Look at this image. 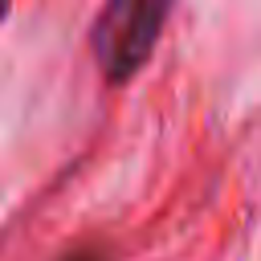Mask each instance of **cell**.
<instances>
[{"instance_id":"2","label":"cell","mask_w":261,"mask_h":261,"mask_svg":"<svg viewBox=\"0 0 261 261\" xmlns=\"http://www.w3.org/2000/svg\"><path fill=\"white\" fill-rule=\"evenodd\" d=\"M61 261H106L102 253H69V257H61Z\"/></svg>"},{"instance_id":"1","label":"cell","mask_w":261,"mask_h":261,"mask_svg":"<svg viewBox=\"0 0 261 261\" xmlns=\"http://www.w3.org/2000/svg\"><path fill=\"white\" fill-rule=\"evenodd\" d=\"M167 12H171V0H106L102 4L90 33V49L110 86L130 82L147 65L167 24Z\"/></svg>"},{"instance_id":"3","label":"cell","mask_w":261,"mask_h":261,"mask_svg":"<svg viewBox=\"0 0 261 261\" xmlns=\"http://www.w3.org/2000/svg\"><path fill=\"white\" fill-rule=\"evenodd\" d=\"M8 4H12V0H0V16H4V12H8Z\"/></svg>"}]
</instances>
